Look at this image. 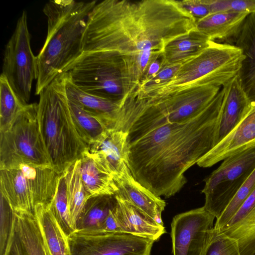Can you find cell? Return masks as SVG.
<instances>
[{
  "instance_id": "cell-17",
  "label": "cell",
  "mask_w": 255,
  "mask_h": 255,
  "mask_svg": "<svg viewBox=\"0 0 255 255\" xmlns=\"http://www.w3.org/2000/svg\"><path fill=\"white\" fill-rule=\"evenodd\" d=\"M119 188L117 192L158 224L163 225L161 214L166 206L164 200L136 181L128 169L114 177Z\"/></svg>"
},
{
  "instance_id": "cell-30",
  "label": "cell",
  "mask_w": 255,
  "mask_h": 255,
  "mask_svg": "<svg viewBox=\"0 0 255 255\" xmlns=\"http://www.w3.org/2000/svg\"><path fill=\"white\" fill-rule=\"evenodd\" d=\"M9 85L6 77H0V132L6 130L26 106Z\"/></svg>"
},
{
  "instance_id": "cell-6",
  "label": "cell",
  "mask_w": 255,
  "mask_h": 255,
  "mask_svg": "<svg viewBox=\"0 0 255 255\" xmlns=\"http://www.w3.org/2000/svg\"><path fill=\"white\" fill-rule=\"evenodd\" d=\"M38 103L27 104L10 126L0 131V170L21 165L52 168L39 129Z\"/></svg>"
},
{
  "instance_id": "cell-12",
  "label": "cell",
  "mask_w": 255,
  "mask_h": 255,
  "mask_svg": "<svg viewBox=\"0 0 255 255\" xmlns=\"http://www.w3.org/2000/svg\"><path fill=\"white\" fill-rule=\"evenodd\" d=\"M215 218L204 206L175 216L171 224L172 255H202Z\"/></svg>"
},
{
  "instance_id": "cell-3",
  "label": "cell",
  "mask_w": 255,
  "mask_h": 255,
  "mask_svg": "<svg viewBox=\"0 0 255 255\" xmlns=\"http://www.w3.org/2000/svg\"><path fill=\"white\" fill-rule=\"evenodd\" d=\"M97 3L73 0H49L43 11L47 18L45 42L37 57L35 94L65 74L82 55L89 13Z\"/></svg>"
},
{
  "instance_id": "cell-19",
  "label": "cell",
  "mask_w": 255,
  "mask_h": 255,
  "mask_svg": "<svg viewBox=\"0 0 255 255\" xmlns=\"http://www.w3.org/2000/svg\"><path fill=\"white\" fill-rule=\"evenodd\" d=\"M249 14L238 12L211 13L196 22V29L207 35L212 41L234 45Z\"/></svg>"
},
{
  "instance_id": "cell-21",
  "label": "cell",
  "mask_w": 255,
  "mask_h": 255,
  "mask_svg": "<svg viewBox=\"0 0 255 255\" xmlns=\"http://www.w3.org/2000/svg\"><path fill=\"white\" fill-rule=\"evenodd\" d=\"M64 76L68 100L101 120L109 129H113L121 104L88 94L74 85L65 74Z\"/></svg>"
},
{
  "instance_id": "cell-33",
  "label": "cell",
  "mask_w": 255,
  "mask_h": 255,
  "mask_svg": "<svg viewBox=\"0 0 255 255\" xmlns=\"http://www.w3.org/2000/svg\"><path fill=\"white\" fill-rule=\"evenodd\" d=\"M255 189V169L238 191L222 215L216 219L214 228L221 230L233 217Z\"/></svg>"
},
{
  "instance_id": "cell-5",
  "label": "cell",
  "mask_w": 255,
  "mask_h": 255,
  "mask_svg": "<svg viewBox=\"0 0 255 255\" xmlns=\"http://www.w3.org/2000/svg\"><path fill=\"white\" fill-rule=\"evenodd\" d=\"M244 58L234 45L211 40L199 54L181 64L171 78L154 87L138 89L139 95L154 99L195 86L223 87L238 75Z\"/></svg>"
},
{
  "instance_id": "cell-10",
  "label": "cell",
  "mask_w": 255,
  "mask_h": 255,
  "mask_svg": "<svg viewBox=\"0 0 255 255\" xmlns=\"http://www.w3.org/2000/svg\"><path fill=\"white\" fill-rule=\"evenodd\" d=\"M1 74L25 105L28 104L32 85L37 79V57L31 48L27 12L23 10L5 46Z\"/></svg>"
},
{
  "instance_id": "cell-32",
  "label": "cell",
  "mask_w": 255,
  "mask_h": 255,
  "mask_svg": "<svg viewBox=\"0 0 255 255\" xmlns=\"http://www.w3.org/2000/svg\"><path fill=\"white\" fill-rule=\"evenodd\" d=\"M0 201V255H6L15 233L16 215L1 194Z\"/></svg>"
},
{
  "instance_id": "cell-1",
  "label": "cell",
  "mask_w": 255,
  "mask_h": 255,
  "mask_svg": "<svg viewBox=\"0 0 255 255\" xmlns=\"http://www.w3.org/2000/svg\"><path fill=\"white\" fill-rule=\"evenodd\" d=\"M224 89L194 118L181 121L160 113L137 93L120 105L114 129L127 133L128 164L135 179L157 196L169 198L187 182L186 171L215 145Z\"/></svg>"
},
{
  "instance_id": "cell-36",
  "label": "cell",
  "mask_w": 255,
  "mask_h": 255,
  "mask_svg": "<svg viewBox=\"0 0 255 255\" xmlns=\"http://www.w3.org/2000/svg\"><path fill=\"white\" fill-rule=\"evenodd\" d=\"M179 2L182 7L195 19L196 22L211 13L206 0H183L179 1Z\"/></svg>"
},
{
  "instance_id": "cell-2",
  "label": "cell",
  "mask_w": 255,
  "mask_h": 255,
  "mask_svg": "<svg viewBox=\"0 0 255 255\" xmlns=\"http://www.w3.org/2000/svg\"><path fill=\"white\" fill-rule=\"evenodd\" d=\"M195 28V19L178 0H105L89 13L83 51L106 53L127 95L143 82L169 42Z\"/></svg>"
},
{
  "instance_id": "cell-26",
  "label": "cell",
  "mask_w": 255,
  "mask_h": 255,
  "mask_svg": "<svg viewBox=\"0 0 255 255\" xmlns=\"http://www.w3.org/2000/svg\"><path fill=\"white\" fill-rule=\"evenodd\" d=\"M80 159L63 173L66 186L69 212L72 225L76 230V223L89 196L85 188L79 172Z\"/></svg>"
},
{
  "instance_id": "cell-8",
  "label": "cell",
  "mask_w": 255,
  "mask_h": 255,
  "mask_svg": "<svg viewBox=\"0 0 255 255\" xmlns=\"http://www.w3.org/2000/svg\"><path fill=\"white\" fill-rule=\"evenodd\" d=\"M255 169V148L224 159L204 180L205 209L218 219Z\"/></svg>"
},
{
  "instance_id": "cell-25",
  "label": "cell",
  "mask_w": 255,
  "mask_h": 255,
  "mask_svg": "<svg viewBox=\"0 0 255 255\" xmlns=\"http://www.w3.org/2000/svg\"><path fill=\"white\" fill-rule=\"evenodd\" d=\"M117 201L114 195L91 197L86 201L76 223V230L101 229Z\"/></svg>"
},
{
  "instance_id": "cell-15",
  "label": "cell",
  "mask_w": 255,
  "mask_h": 255,
  "mask_svg": "<svg viewBox=\"0 0 255 255\" xmlns=\"http://www.w3.org/2000/svg\"><path fill=\"white\" fill-rule=\"evenodd\" d=\"M223 88L224 96L218 118L215 145L239 123L252 103L242 88L238 75Z\"/></svg>"
},
{
  "instance_id": "cell-7",
  "label": "cell",
  "mask_w": 255,
  "mask_h": 255,
  "mask_svg": "<svg viewBox=\"0 0 255 255\" xmlns=\"http://www.w3.org/2000/svg\"><path fill=\"white\" fill-rule=\"evenodd\" d=\"M59 175L51 168L27 165L0 170V194L15 213L34 214L36 205L52 202Z\"/></svg>"
},
{
  "instance_id": "cell-24",
  "label": "cell",
  "mask_w": 255,
  "mask_h": 255,
  "mask_svg": "<svg viewBox=\"0 0 255 255\" xmlns=\"http://www.w3.org/2000/svg\"><path fill=\"white\" fill-rule=\"evenodd\" d=\"M234 45L244 57L238 78L245 91L255 80V12L249 13L245 18Z\"/></svg>"
},
{
  "instance_id": "cell-27",
  "label": "cell",
  "mask_w": 255,
  "mask_h": 255,
  "mask_svg": "<svg viewBox=\"0 0 255 255\" xmlns=\"http://www.w3.org/2000/svg\"><path fill=\"white\" fill-rule=\"evenodd\" d=\"M15 215V231L27 255H48L34 214Z\"/></svg>"
},
{
  "instance_id": "cell-39",
  "label": "cell",
  "mask_w": 255,
  "mask_h": 255,
  "mask_svg": "<svg viewBox=\"0 0 255 255\" xmlns=\"http://www.w3.org/2000/svg\"><path fill=\"white\" fill-rule=\"evenodd\" d=\"M6 255H28L16 231L12 245Z\"/></svg>"
},
{
  "instance_id": "cell-18",
  "label": "cell",
  "mask_w": 255,
  "mask_h": 255,
  "mask_svg": "<svg viewBox=\"0 0 255 255\" xmlns=\"http://www.w3.org/2000/svg\"><path fill=\"white\" fill-rule=\"evenodd\" d=\"M117 215L122 233L157 241L166 230L143 212L117 193Z\"/></svg>"
},
{
  "instance_id": "cell-11",
  "label": "cell",
  "mask_w": 255,
  "mask_h": 255,
  "mask_svg": "<svg viewBox=\"0 0 255 255\" xmlns=\"http://www.w3.org/2000/svg\"><path fill=\"white\" fill-rule=\"evenodd\" d=\"M68 239L72 255H150L154 241L125 233L76 230Z\"/></svg>"
},
{
  "instance_id": "cell-22",
  "label": "cell",
  "mask_w": 255,
  "mask_h": 255,
  "mask_svg": "<svg viewBox=\"0 0 255 255\" xmlns=\"http://www.w3.org/2000/svg\"><path fill=\"white\" fill-rule=\"evenodd\" d=\"M34 215L48 255H72L68 236L49 205H36Z\"/></svg>"
},
{
  "instance_id": "cell-23",
  "label": "cell",
  "mask_w": 255,
  "mask_h": 255,
  "mask_svg": "<svg viewBox=\"0 0 255 255\" xmlns=\"http://www.w3.org/2000/svg\"><path fill=\"white\" fill-rule=\"evenodd\" d=\"M211 39L196 28L169 42L162 53V67L182 64L195 57L210 44Z\"/></svg>"
},
{
  "instance_id": "cell-31",
  "label": "cell",
  "mask_w": 255,
  "mask_h": 255,
  "mask_svg": "<svg viewBox=\"0 0 255 255\" xmlns=\"http://www.w3.org/2000/svg\"><path fill=\"white\" fill-rule=\"evenodd\" d=\"M48 205L65 234L69 236L74 232L75 230L71 219L66 183L63 173L58 176L54 198Z\"/></svg>"
},
{
  "instance_id": "cell-29",
  "label": "cell",
  "mask_w": 255,
  "mask_h": 255,
  "mask_svg": "<svg viewBox=\"0 0 255 255\" xmlns=\"http://www.w3.org/2000/svg\"><path fill=\"white\" fill-rule=\"evenodd\" d=\"M221 232L237 241L241 255H255V206L236 224Z\"/></svg>"
},
{
  "instance_id": "cell-9",
  "label": "cell",
  "mask_w": 255,
  "mask_h": 255,
  "mask_svg": "<svg viewBox=\"0 0 255 255\" xmlns=\"http://www.w3.org/2000/svg\"><path fill=\"white\" fill-rule=\"evenodd\" d=\"M65 74L92 95L119 104L126 96L121 73L104 51L83 53Z\"/></svg>"
},
{
  "instance_id": "cell-20",
  "label": "cell",
  "mask_w": 255,
  "mask_h": 255,
  "mask_svg": "<svg viewBox=\"0 0 255 255\" xmlns=\"http://www.w3.org/2000/svg\"><path fill=\"white\" fill-rule=\"evenodd\" d=\"M79 172L89 197L114 195L119 191L112 172L95 159L88 150L80 159Z\"/></svg>"
},
{
  "instance_id": "cell-28",
  "label": "cell",
  "mask_w": 255,
  "mask_h": 255,
  "mask_svg": "<svg viewBox=\"0 0 255 255\" xmlns=\"http://www.w3.org/2000/svg\"><path fill=\"white\" fill-rule=\"evenodd\" d=\"M68 101L77 130L88 146L110 129L101 120L87 112L77 104Z\"/></svg>"
},
{
  "instance_id": "cell-4",
  "label": "cell",
  "mask_w": 255,
  "mask_h": 255,
  "mask_svg": "<svg viewBox=\"0 0 255 255\" xmlns=\"http://www.w3.org/2000/svg\"><path fill=\"white\" fill-rule=\"evenodd\" d=\"M39 95L37 117L41 136L52 169L62 174L81 158L88 146L74 123L64 74Z\"/></svg>"
},
{
  "instance_id": "cell-16",
  "label": "cell",
  "mask_w": 255,
  "mask_h": 255,
  "mask_svg": "<svg viewBox=\"0 0 255 255\" xmlns=\"http://www.w3.org/2000/svg\"><path fill=\"white\" fill-rule=\"evenodd\" d=\"M88 151L108 168L114 177L129 168L127 133L122 130L109 129L88 146Z\"/></svg>"
},
{
  "instance_id": "cell-14",
  "label": "cell",
  "mask_w": 255,
  "mask_h": 255,
  "mask_svg": "<svg viewBox=\"0 0 255 255\" xmlns=\"http://www.w3.org/2000/svg\"><path fill=\"white\" fill-rule=\"evenodd\" d=\"M255 148V101L233 129L197 163L210 167L225 158L244 150Z\"/></svg>"
},
{
  "instance_id": "cell-13",
  "label": "cell",
  "mask_w": 255,
  "mask_h": 255,
  "mask_svg": "<svg viewBox=\"0 0 255 255\" xmlns=\"http://www.w3.org/2000/svg\"><path fill=\"white\" fill-rule=\"evenodd\" d=\"M220 90L221 87L203 85L187 88L162 98L148 99L162 113L187 121L203 111Z\"/></svg>"
},
{
  "instance_id": "cell-38",
  "label": "cell",
  "mask_w": 255,
  "mask_h": 255,
  "mask_svg": "<svg viewBox=\"0 0 255 255\" xmlns=\"http://www.w3.org/2000/svg\"><path fill=\"white\" fill-rule=\"evenodd\" d=\"M117 204L110 211L102 228V230L108 232L122 233L117 215Z\"/></svg>"
},
{
  "instance_id": "cell-37",
  "label": "cell",
  "mask_w": 255,
  "mask_h": 255,
  "mask_svg": "<svg viewBox=\"0 0 255 255\" xmlns=\"http://www.w3.org/2000/svg\"><path fill=\"white\" fill-rule=\"evenodd\" d=\"M181 64L165 66L152 78L141 85L138 89L147 88L155 86L171 78L177 72Z\"/></svg>"
},
{
  "instance_id": "cell-35",
  "label": "cell",
  "mask_w": 255,
  "mask_h": 255,
  "mask_svg": "<svg viewBox=\"0 0 255 255\" xmlns=\"http://www.w3.org/2000/svg\"><path fill=\"white\" fill-rule=\"evenodd\" d=\"M206 0L211 13L220 12H238L248 13L255 12V0Z\"/></svg>"
},
{
  "instance_id": "cell-40",
  "label": "cell",
  "mask_w": 255,
  "mask_h": 255,
  "mask_svg": "<svg viewBox=\"0 0 255 255\" xmlns=\"http://www.w3.org/2000/svg\"><path fill=\"white\" fill-rule=\"evenodd\" d=\"M245 92L251 102L255 101V80L246 89Z\"/></svg>"
},
{
  "instance_id": "cell-34",
  "label": "cell",
  "mask_w": 255,
  "mask_h": 255,
  "mask_svg": "<svg viewBox=\"0 0 255 255\" xmlns=\"http://www.w3.org/2000/svg\"><path fill=\"white\" fill-rule=\"evenodd\" d=\"M202 255H241L237 241L214 228Z\"/></svg>"
}]
</instances>
